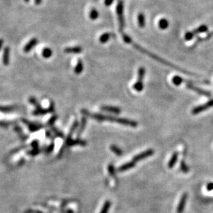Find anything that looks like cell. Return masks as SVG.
Wrapping results in <instances>:
<instances>
[{"label":"cell","instance_id":"cell-1","mask_svg":"<svg viewBox=\"0 0 213 213\" xmlns=\"http://www.w3.org/2000/svg\"><path fill=\"white\" fill-rule=\"evenodd\" d=\"M81 112L84 115H86L89 117L93 118V119L98 120L100 122H115L117 124H120L124 125H128V126L136 128L138 125V123L136 122L133 120H130L128 119H124V118H119V117H115L112 116H107V115H100V114H96V113H91V112H88L87 110L83 109L81 110Z\"/></svg>","mask_w":213,"mask_h":213},{"label":"cell","instance_id":"cell-2","mask_svg":"<svg viewBox=\"0 0 213 213\" xmlns=\"http://www.w3.org/2000/svg\"><path fill=\"white\" fill-rule=\"evenodd\" d=\"M132 45L134 46V47H135V48H137V49L138 50H139L140 52L146 54V55H149L150 57H152V58H153V59H155V60L158 61H160V63L163 64H166V65H167V66H170V67L173 68H174V69H177V70H179L180 72H182V73H185V74H188V75H194V74H192V73H189V72L186 71V70H183V69H181V68H180L177 67V66H174V65H173V64H170V63L168 62V61H165V60H162V59H161V58H160V57H158L157 56L155 55H154V54L150 53L148 52V51L144 49V48H142L140 46H139V45H137V44H136V43H133V42H132Z\"/></svg>","mask_w":213,"mask_h":213},{"label":"cell","instance_id":"cell-3","mask_svg":"<svg viewBox=\"0 0 213 213\" xmlns=\"http://www.w3.org/2000/svg\"><path fill=\"white\" fill-rule=\"evenodd\" d=\"M117 14L118 16V20H119V30L122 33L124 29L125 23H124V2L122 0H119L118 2L117 5Z\"/></svg>","mask_w":213,"mask_h":213},{"label":"cell","instance_id":"cell-4","mask_svg":"<svg viewBox=\"0 0 213 213\" xmlns=\"http://www.w3.org/2000/svg\"><path fill=\"white\" fill-rule=\"evenodd\" d=\"M146 70L143 67H141L138 70V79L133 85V88L137 92H141L143 89V78H144Z\"/></svg>","mask_w":213,"mask_h":213},{"label":"cell","instance_id":"cell-5","mask_svg":"<svg viewBox=\"0 0 213 213\" xmlns=\"http://www.w3.org/2000/svg\"><path fill=\"white\" fill-rule=\"evenodd\" d=\"M212 106H213V99H211L208 102H206V104L200 105V106H197L194 108L192 109V113L194 115H197L203 111H205V110H206L207 109H208Z\"/></svg>","mask_w":213,"mask_h":213},{"label":"cell","instance_id":"cell-6","mask_svg":"<svg viewBox=\"0 0 213 213\" xmlns=\"http://www.w3.org/2000/svg\"><path fill=\"white\" fill-rule=\"evenodd\" d=\"M153 154H154V150L153 149L146 150L145 151H143V152L138 154V155L135 156L134 158H133V161L136 162V161H142L146 158H148L149 157V156L153 155Z\"/></svg>","mask_w":213,"mask_h":213},{"label":"cell","instance_id":"cell-7","mask_svg":"<svg viewBox=\"0 0 213 213\" xmlns=\"http://www.w3.org/2000/svg\"><path fill=\"white\" fill-rule=\"evenodd\" d=\"M184 81L186 82V86H187V88H188V89H191V90H192V91H193L194 92H197V93H199L200 94H202V95H205V96H208V97H209V96L211 95V94H210L209 92L205 91V90H203V89L197 88V87L194 86L193 84H192V83H191V82H187L186 81Z\"/></svg>","mask_w":213,"mask_h":213},{"label":"cell","instance_id":"cell-8","mask_svg":"<svg viewBox=\"0 0 213 213\" xmlns=\"http://www.w3.org/2000/svg\"><path fill=\"white\" fill-rule=\"evenodd\" d=\"M187 199H188V193L185 192L183 194L180 199V201L179 202V204L177 208V213H183L185 206H186Z\"/></svg>","mask_w":213,"mask_h":213},{"label":"cell","instance_id":"cell-9","mask_svg":"<svg viewBox=\"0 0 213 213\" xmlns=\"http://www.w3.org/2000/svg\"><path fill=\"white\" fill-rule=\"evenodd\" d=\"M54 110H55V106H54V104L52 103L50 104V106L48 108H42V107L40 108H36L35 110V111L33 112V114L35 115H45L46 113H48V112H53Z\"/></svg>","mask_w":213,"mask_h":213},{"label":"cell","instance_id":"cell-10","mask_svg":"<svg viewBox=\"0 0 213 213\" xmlns=\"http://www.w3.org/2000/svg\"><path fill=\"white\" fill-rule=\"evenodd\" d=\"M38 42L36 38H33L32 40H30L28 43L26 44L24 48V51L25 53H29L31 50L35 46L37 45V43Z\"/></svg>","mask_w":213,"mask_h":213},{"label":"cell","instance_id":"cell-11","mask_svg":"<svg viewBox=\"0 0 213 213\" xmlns=\"http://www.w3.org/2000/svg\"><path fill=\"white\" fill-rule=\"evenodd\" d=\"M101 109L104 111L112 112V113L115 114H119L120 112H122L121 109L118 107H115V106H102L101 108Z\"/></svg>","mask_w":213,"mask_h":213},{"label":"cell","instance_id":"cell-12","mask_svg":"<svg viewBox=\"0 0 213 213\" xmlns=\"http://www.w3.org/2000/svg\"><path fill=\"white\" fill-rule=\"evenodd\" d=\"M9 59H10V49L9 48L6 46L4 48L3 52V56H2V61L5 66H8L9 64Z\"/></svg>","mask_w":213,"mask_h":213},{"label":"cell","instance_id":"cell-13","mask_svg":"<svg viewBox=\"0 0 213 213\" xmlns=\"http://www.w3.org/2000/svg\"><path fill=\"white\" fill-rule=\"evenodd\" d=\"M135 166V161H130V162H128L126 163L123 164L122 166H120L118 169V170L119 172H124L128 170H129V169H131L132 168H134Z\"/></svg>","mask_w":213,"mask_h":213},{"label":"cell","instance_id":"cell-14","mask_svg":"<svg viewBox=\"0 0 213 213\" xmlns=\"http://www.w3.org/2000/svg\"><path fill=\"white\" fill-rule=\"evenodd\" d=\"M64 52L66 53H74L78 54L82 52V48L80 46H73V47H68L66 48L64 50Z\"/></svg>","mask_w":213,"mask_h":213},{"label":"cell","instance_id":"cell-15","mask_svg":"<svg viewBox=\"0 0 213 213\" xmlns=\"http://www.w3.org/2000/svg\"><path fill=\"white\" fill-rule=\"evenodd\" d=\"M178 160V153H174L173 155H172L170 160H169L168 163V166L169 168H173L174 165H175L177 161Z\"/></svg>","mask_w":213,"mask_h":213},{"label":"cell","instance_id":"cell-16","mask_svg":"<svg viewBox=\"0 0 213 213\" xmlns=\"http://www.w3.org/2000/svg\"><path fill=\"white\" fill-rule=\"evenodd\" d=\"M23 122L25 123L28 126H29V129L31 130V131H35V130H39L40 128H41V125H37V124H33V123H31L28 121V120L26 119H23Z\"/></svg>","mask_w":213,"mask_h":213},{"label":"cell","instance_id":"cell-17","mask_svg":"<svg viewBox=\"0 0 213 213\" xmlns=\"http://www.w3.org/2000/svg\"><path fill=\"white\" fill-rule=\"evenodd\" d=\"M83 70H84L83 61H82L81 60H79L75 68V73L77 74V75H79V74L82 73Z\"/></svg>","mask_w":213,"mask_h":213},{"label":"cell","instance_id":"cell-18","mask_svg":"<svg viewBox=\"0 0 213 213\" xmlns=\"http://www.w3.org/2000/svg\"><path fill=\"white\" fill-rule=\"evenodd\" d=\"M208 31V27L206 25H201L199 27L197 28L195 30H194L193 31H192V33H193L194 36L197 35L199 33H206Z\"/></svg>","mask_w":213,"mask_h":213},{"label":"cell","instance_id":"cell-19","mask_svg":"<svg viewBox=\"0 0 213 213\" xmlns=\"http://www.w3.org/2000/svg\"><path fill=\"white\" fill-rule=\"evenodd\" d=\"M137 19H138V24L139 26V27L141 28L144 27L146 25V19H145L144 15L143 13L139 14Z\"/></svg>","mask_w":213,"mask_h":213},{"label":"cell","instance_id":"cell-20","mask_svg":"<svg viewBox=\"0 0 213 213\" xmlns=\"http://www.w3.org/2000/svg\"><path fill=\"white\" fill-rule=\"evenodd\" d=\"M158 24H159V27L162 30H165L167 29L169 25L168 20L166 19H164V18H162V19H161L160 21H159Z\"/></svg>","mask_w":213,"mask_h":213},{"label":"cell","instance_id":"cell-21","mask_svg":"<svg viewBox=\"0 0 213 213\" xmlns=\"http://www.w3.org/2000/svg\"><path fill=\"white\" fill-rule=\"evenodd\" d=\"M53 55V51L50 48H44L42 50V56L46 59L50 57Z\"/></svg>","mask_w":213,"mask_h":213},{"label":"cell","instance_id":"cell-22","mask_svg":"<svg viewBox=\"0 0 213 213\" xmlns=\"http://www.w3.org/2000/svg\"><path fill=\"white\" fill-rule=\"evenodd\" d=\"M110 150H111L115 154H116L117 156H121L123 154V152L121 150V148H119L118 146L115 145H112L110 146Z\"/></svg>","mask_w":213,"mask_h":213},{"label":"cell","instance_id":"cell-23","mask_svg":"<svg viewBox=\"0 0 213 213\" xmlns=\"http://www.w3.org/2000/svg\"><path fill=\"white\" fill-rule=\"evenodd\" d=\"M172 81H173V83L175 86L181 85V84L184 81V79L179 76H174L173 78V79H172Z\"/></svg>","mask_w":213,"mask_h":213},{"label":"cell","instance_id":"cell-24","mask_svg":"<svg viewBox=\"0 0 213 213\" xmlns=\"http://www.w3.org/2000/svg\"><path fill=\"white\" fill-rule=\"evenodd\" d=\"M110 36H111V35H110L109 33H104V34H103L101 36V37H100L99 42H101V43H104L107 42L108 41L110 40Z\"/></svg>","mask_w":213,"mask_h":213},{"label":"cell","instance_id":"cell-25","mask_svg":"<svg viewBox=\"0 0 213 213\" xmlns=\"http://www.w3.org/2000/svg\"><path fill=\"white\" fill-rule=\"evenodd\" d=\"M110 206H111V203L109 201H106V202L104 203V205L103 208H102V209L101 210V212L100 213H108V210L110 208Z\"/></svg>","mask_w":213,"mask_h":213},{"label":"cell","instance_id":"cell-26","mask_svg":"<svg viewBox=\"0 0 213 213\" xmlns=\"http://www.w3.org/2000/svg\"><path fill=\"white\" fill-rule=\"evenodd\" d=\"M99 17V12L95 9H92L90 12V18L92 20H95Z\"/></svg>","mask_w":213,"mask_h":213},{"label":"cell","instance_id":"cell-27","mask_svg":"<svg viewBox=\"0 0 213 213\" xmlns=\"http://www.w3.org/2000/svg\"><path fill=\"white\" fill-rule=\"evenodd\" d=\"M15 108H16L15 106H0V112H11L15 110Z\"/></svg>","mask_w":213,"mask_h":213},{"label":"cell","instance_id":"cell-28","mask_svg":"<svg viewBox=\"0 0 213 213\" xmlns=\"http://www.w3.org/2000/svg\"><path fill=\"white\" fill-rule=\"evenodd\" d=\"M180 168L181 169V171L184 173H188L189 172V168L188 166L186 165V163H185V161H181L180 163Z\"/></svg>","mask_w":213,"mask_h":213},{"label":"cell","instance_id":"cell-29","mask_svg":"<svg viewBox=\"0 0 213 213\" xmlns=\"http://www.w3.org/2000/svg\"><path fill=\"white\" fill-rule=\"evenodd\" d=\"M29 102L31 104L34 105L36 108H41V106L40 105V104L38 103L37 101V99H36L35 97H30V98H29Z\"/></svg>","mask_w":213,"mask_h":213},{"label":"cell","instance_id":"cell-30","mask_svg":"<svg viewBox=\"0 0 213 213\" xmlns=\"http://www.w3.org/2000/svg\"><path fill=\"white\" fill-rule=\"evenodd\" d=\"M194 35H193V33H192V31H190V32H187L186 34H185V36H184V38H185V40H186V41H190V40H192L194 38Z\"/></svg>","mask_w":213,"mask_h":213},{"label":"cell","instance_id":"cell-31","mask_svg":"<svg viewBox=\"0 0 213 213\" xmlns=\"http://www.w3.org/2000/svg\"><path fill=\"white\" fill-rule=\"evenodd\" d=\"M122 37H123V40H124V42L127 43H132V40L130 39V37L129 36L124 34V33H122Z\"/></svg>","mask_w":213,"mask_h":213},{"label":"cell","instance_id":"cell-32","mask_svg":"<svg viewBox=\"0 0 213 213\" xmlns=\"http://www.w3.org/2000/svg\"><path fill=\"white\" fill-rule=\"evenodd\" d=\"M86 120L85 118L83 117L81 119V124L80 128H79V133H81L84 130V128H85V125H86Z\"/></svg>","mask_w":213,"mask_h":213},{"label":"cell","instance_id":"cell-33","mask_svg":"<svg viewBox=\"0 0 213 213\" xmlns=\"http://www.w3.org/2000/svg\"><path fill=\"white\" fill-rule=\"evenodd\" d=\"M108 171H109V173L110 174H112V175H114L115 173V168L113 167V166L112 165V164H110V165L108 166Z\"/></svg>","mask_w":213,"mask_h":213},{"label":"cell","instance_id":"cell-34","mask_svg":"<svg viewBox=\"0 0 213 213\" xmlns=\"http://www.w3.org/2000/svg\"><path fill=\"white\" fill-rule=\"evenodd\" d=\"M206 189H207V191H213V183L208 184L207 186H206Z\"/></svg>","mask_w":213,"mask_h":213},{"label":"cell","instance_id":"cell-35","mask_svg":"<svg viewBox=\"0 0 213 213\" xmlns=\"http://www.w3.org/2000/svg\"><path fill=\"white\" fill-rule=\"evenodd\" d=\"M114 2V0H105L104 4L106 6H110V5L112 4V2Z\"/></svg>","mask_w":213,"mask_h":213},{"label":"cell","instance_id":"cell-36","mask_svg":"<svg viewBox=\"0 0 213 213\" xmlns=\"http://www.w3.org/2000/svg\"><path fill=\"white\" fill-rule=\"evenodd\" d=\"M57 116H53L51 119L49 120V122H48V124H53L54 122H55V121L56 119H57Z\"/></svg>","mask_w":213,"mask_h":213},{"label":"cell","instance_id":"cell-37","mask_svg":"<svg viewBox=\"0 0 213 213\" xmlns=\"http://www.w3.org/2000/svg\"><path fill=\"white\" fill-rule=\"evenodd\" d=\"M8 125H9V123L4 122H0V126L6 127V126H7Z\"/></svg>","mask_w":213,"mask_h":213},{"label":"cell","instance_id":"cell-38","mask_svg":"<svg viewBox=\"0 0 213 213\" xmlns=\"http://www.w3.org/2000/svg\"><path fill=\"white\" fill-rule=\"evenodd\" d=\"M3 43H4V40L2 39H0V50H1V49H2V46H3Z\"/></svg>","mask_w":213,"mask_h":213},{"label":"cell","instance_id":"cell-39","mask_svg":"<svg viewBox=\"0 0 213 213\" xmlns=\"http://www.w3.org/2000/svg\"><path fill=\"white\" fill-rule=\"evenodd\" d=\"M41 2H42V0H35V4L39 5L41 3Z\"/></svg>","mask_w":213,"mask_h":213},{"label":"cell","instance_id":"cell-40","mask_svg":"<svg viewBox=\"0 0 213 213\" xmlns=\"http://www.w3.org/2000/svg\"><path fill=\"white\" fill-rule=\"evenodd\" d=\"M24 1H25L26 2H29L30 1V0H24Z\"/></svg>","mask_w":213,"mask_h":213}]
</instances>
